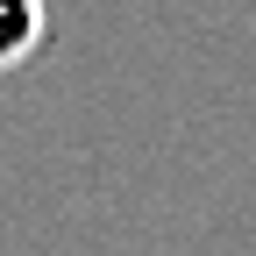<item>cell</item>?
Masks as SVG:
<instances>
[{"instance_id": "1", "label": "cell", "mask_w": 256, "mask_h": 256, "mask_svg": "<svg viewBox=\"0 0 256 256\" xmlns=\"http://www.w3.org/2000/svg\"><path fill=\"white\" fill-rule=\"evenodd\" d=\"M43 28H50L43 0H0V78L43 50Z\"/></svg>"}]
</instances>
